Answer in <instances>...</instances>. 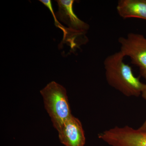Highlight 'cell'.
<instances>
[{"instance_id": "1", "label": "cell", "mask_w": 146, "mask_h": 146, "mask_svg": "<svg viewBox=\"0 0 146 146\" xmlns=\"http://www.w3.org/2000/svg\"><path fill=\"white\" fill-rule=\"evenodd\" d=\"M124 57L120 51L106 57L104 65L106 81L125 96H139L145 84L134 76L131 67L124 61Z\"/></svg>"}, {"instance_id": "2", "label": "cell", "mask_w": 146, "mask_h": 146, "mask_svg": "<svg viewBox=\"0 0 146 146\" xmlns=\"http://www.w3.org/2000/svg\"><path fill=\"white\" fill-rule=\"evenodd\" d=\"M40 93L53 126L58 131L72 114L67 90L59 84L52 81Z\"/></svg>"}, {"instance_id": "3", "label": "cell", "mask_w": 146, "mask_h": 146, "mask_svg": "<svg viewBox=\"0 0 146 146\" xmlns=\"http://www.w3.org/2000/svg\"><path fill=\"white\" fill-rule=\"evenodd\" d=\"M118 42L120 51L130 58L131 63L139 68L140 74L146 80V38L142 34L129 33L126 37H120Z\"/></svg>"}, {"instance_id": "4", "label": "cell", "mask_w": 146, "mask_h": 146, "mask_svg": "<svg viewBox=\"0 0 146 146\" xmlns=\"http://www.w3.org/2000/svg\"><path fill=\"white\" fill-rule=\"evenodd\" d=\"M98 137L111 146H146V131L129 126L110 129L100 133Z\"/></svg>"}, {"instance_id": "5", "label": "cell", "mask_w": 146, "mask_h": 146, "mask_svg": "<svg viewBox=\"0 0 146 146\" xmlns=\"http://www.w3.org/2000/svg\"><path fill=\"white\" fill-rule=\"evenodd\" d=\"M58 131V138L65 146H84L85 133L80 120L72 115Z\"/></svg>"}, {"instance_id": "6", "label": "cell", "mask_w": 146, "mask_h": 146, "mask_svg": "<svg viewBox=\"0 0 146 146\" xmlns=\"http://www.w3.org/2000/svg\"><path fill=\"white\" fill-rule=\"evenodd\" d=\"M58 10L55 13L58 21L68 26L69 29L78 33L84 34L89 29L88 24L82 21L73 9L74 0H57Z\"/></svg>"}, {"instance_id": "7", "label": "cell", "mask_w": 146, "mask_h": 146, "mask_svg": "<svg viewBox=\"0 0 146 146\" xmlns=\"http://www.w3.org/2000/svg\"><path fill=\"white\" fill-rule=\"evenodd\" d=\"M116 8L123 19L137 18L146 21V0H119Z\"/></svg>"}, {"instance_id": "8", "label": "cell", "mask_w": 146, "mask_h": 146, "mask_svg": "<svg viewBox=\"0 0 146 146\" xmlns=\"http://www.w3.org/2000/svg\"><path fill=\"white\" fill-rule=\"evenodd\" d=\"M39 1L41 2V3H42L44 5L46 6V7H47L48 8L51 13L52 14L53 17L54 18L55 25L57 27H59L61 25L60 24V23L58 22V21L57 20V18L56 17L55 13H54V11L53 9L52 8L51 1H50V0H46V1H45V0H39Z\"/></svg>"}, {"instance_id": "9", "label": "cell", "mask_w": 146, "mask_h": 146, "mask_svg": "<svg viewBox=\"0 0 146 146\" xmlns=\"http://www.w3.org/2000/svg\"><path fill=\"white\" fill-rule=\"evenodd\" d=\"M141 95H142V97L146 101V83L143 90L142 91ZM139 129H140L141 130L146 131V120L144 123L142 125L141 127L139 128Z\"/></svg>"}]
</instances>
